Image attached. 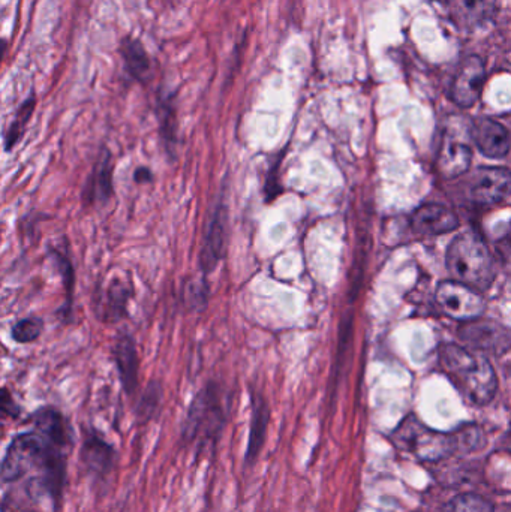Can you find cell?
Instances as JSON below:
<instances>
[{"instance_id":"cell-1","label":"cell","mask_w":511,"mask_h":512,"mask_svg":"<svg viewBox=\"0 0 511 512\" xmlns=\"http://www.w3.org/2000/svg\"><path fill=\"white\" fill-rule=\"evenodd\" d=\"M33 429L12 436L2 459L3 484L20 481L36 471L29 481L32 495L47 496L53 511H59L68 477V453L74 445V430L62 412L44 406L32 415Z\"/></svg>"},{"instance_id":"cell-2","label":"cell","mask_w":511,"mask_h":512,"mask_svg":"<svg viewBox=\"0 0 511 512\" xmlns=\"http://www.w3.org/2000/svg\"><path fill=\"white\" fill-rule=\"evenodd\" d=\"M440 366L471 405L485 406L494 400L497 375L488 358L479 352L468 351L453 343L441 346Z\"/></svg>"},{"instance_id":"cell-3","label":"cell","mask_w":511,"mask_h":512,"mask_svg":"<svg viewBox=\"0 0 511 512\" xmlns=\"http://www.w3.org/2000/svg\"><path fill=\"white\" fill-rule=\"evenodd\" d=\"M230 400L221 385L209 382L189 405L182 426V442L198 450L215 447L228 423Z\"/></svg>"},{"instance_id":"cell-4","label":"cell","mask_w":511,"mask_h":512,"mask_svg":"<svg viewBox=\"0 0 511 512\" xmlns=\"http://www.w3.org/2000/svg\"><path fill=\"white\" fill-rule=\"evenodd\" d=\"M447 268L455 280L477 291L488 289L497 276L494 256L476 231H465L453 239L447 251Z\"/></svg>"},{"instance_id":"cell-5","label":"cell","mask_w":511,"mask_h":512,"mask_svg":"<svg viewBox=\"0 0 511 512\" xmlns=\"http://www.w3.org/2000/svg\"><path fill=\"white\" fill-rule=\"evenodd\" d=\"M393 439L401 450L408 451L426 462H437L456 450L455 436L434 432L414 417L408 418L399 426Z\"/></svg>"},{"instance_id":"cell-6","label":"cell","mask_w":511,"mask_h":512,"mask_svg":"<svg viewBox=\"0 0 511 512\" xmlns=\"http://www.w3.org/2000/svg\"><path fill=\"white\" fill-rule=\"evenodd\" d=\"M435 300L441 312L456 321H476L486 309L485 298L480 291L458 280L441 282L435 292Z\"/></svg>"},{"instance_id":"cell-7","label":"cell","mask_w":511,"mask_h":512,"mask_svg":"<svg viewBox=\"0 0 511 512\" xmlns=\"http://www.w3.org/2000/svg\"><path fill=\"white\" fill-rule=\"evenodd\" d=\"M84 474L95 486L105 484L117 465V451L96 430H86L80 448Z\"/></svg>"},{"instance_id":"cell-8","label":"cell","mask_w":511,"mask_h":512,"mask_svg":"<svg viewBox=\"0 0 511 512\" xmlns=\"http://www.w3.org/2000/svg\"><path fill=\"white\" fill-rule=\"evenodd\" d=\"M228 209L224 197H219L207 219L203 246L200 252V268L210 274L227 254Z\"/></svg>"},{"instance_id":"cell-9","label":"cell","mask_w":511,"mask_h":512,"mask_svg":"<svg viewBox=\"0 0 511 512\" xmlns=\"http://www.w3.org/2000/svg\"><path fill=\"white\" fill-rule=\"evenodd\" d=\"M470 141H473L471 126L462 132H455L449 128L444 135L440 153H438V170L447 179L462 176L471 167L473 149Z\"/></svg>"},{"instance_id":"cell-10","label":"cell","mask_w":511,"mask_h":512,"mask_svg":"<svg viewBox=\"0 0 511 512\" xmlns=\"http://www.w3.org/2000/svg\"><path fill=\"white\" fill-rule=\"evenodd\" d=\"M485 62L479 56L462 60L450 87V98L462 108H470L479 101L485 86Z\"/></svg>"},{"instance_id":"cell-11","label":"cell","mask_w":511,"mask_h":512,"mask_svg":"<svg viewBox=\"0 0 511 512\" xmlns=\"http://www.w3.org/2000/svg\"><path fill=\"white\" fill-rule=\"evenodd\" d=\"M471 200L479 206L501 203L511 192V171L503 167H483L471 177Z\"/></svg>"},{"instance_id":"cell-12","label":"cell","mask_w":511,"mask_h":512,"mask_svg":"<svg viewBox=\"0 0 511 512\" xmlns=\"http://www.w3.org/2000/svg\"><path fill=\"white\" fill-rule=\"evenodd\" d=\"M119 56L122 59L123 74L129 81L147 84L152 80L153 59L146 45L134 35H126L119 42Z\"/></svg>"},{"instance_id":"cell-13","label":"cell","mask_w":511,"mask_h":512,"mask_svg":"<svg viewBox=\"0 0 511 512\" xmlns=\"http://www.w3.org/2000/svg\"><path fill=\"white\" fill-rule=\"evenodd\" d=\"M473 143L477 149L491 159H501L510 152L511 140L506 126L492 119L476 120L471 125Z\"/></svg>"},{"instance_id":"cell-14","label":"cell","mask_w":511,"mask_h":512,"mask_svg":"<svg viewBox=\"0 0 511 512\" xmlns=\"http://www.w3.org/2000/svg\"><path fill=\"white\" fill-rule=\"evenodd\" d=\"M132 297L129 280L111 279L96 298V313L107 322H117L128 315V303Z\"/></svg>"},{"instance_id":"cell-15","label":"cell","mask_w":511,"mask_h":512,"mask_svg":"<svg viewBox=\"0 0 511 512\" xmlns=\"http://www.w3.org/2000/svg\"><path fill=\"white\" fill-rule=\"evenodd\" d=\"M252 400L251 429H249L248 445L245 451V468H252L257 463L264 444H266L267 430L270 423V408L266 397L260 393H254Z\"/></svg>"},{"instance_id":"cell-16","label":"cell","mask_w":511,"mask_h":512,"mask_svg":"<svg viewBox=\"0 0 511 512\" xmlns=\"http://www.w3.org/2000/svg\"><path fill=\"white\" fill-rule=\"evenodd\" d=\"M414 230L426 236L450 233L459 227V219L453 210L441 204H425L414 212L411 219Z\"/></svg>"},{"instance_id":"cell-17","label":"cell","mask_w":511,"mask_h":512,"mask_svg":"<svg viewBox=\"0 0 511 512\" xmlns=\"http://www.w3.org/2000/svg\"><path fill=\"white\" fill-rule=\"evenodd\" d=\"M113 159L108 150H102L93 167L92 174L87 179L86 188H84L83 198L89 206H101L108 203L113 197Z\"/></svg>"},{"instance_id":"cell-18","label":"cell","mask_w":511,"mask_h":512,"mask_svg":"<svg viewBox=\"0 0 511 512\" xmlns=\"http://www.w3.org/2000/svg\"><path fill=\"white\" fill-rule=\"evenodd\" d=\"M156 119L159 123V135L167 152L173 153L177 146L179 119H177V93L161 89L156 93Z\"/></svg>"},{"instance_id":"cell-19","label":"cell","mask_w":511,"mask_h":512,"mask_svg":"<svg viewBox=\"0 0 511 512\" xmlns=\"http://www.w3.org/2000/svg\"><path fill=\"white\" fill-rule=\"evenodd\" d=\"M113 354L123 390L131 396L138 387V354L134 339L129 334H120Z\"/></svg>"},{"instance_id":"cell-20","label":"cell","mask_w":511,"mask_h":512,"mask_svg":"<svg viewBox=\"0 0 511 512\" xmlns=\"http://www.w3.org/2000/svg\"><path fill=\"white\" fill-rule=\"evenodd\" d=\"M450 18L461 29L482 26L495 12V0H449Z\"/></svg>"},{"instance_id":"cell-21","label":"cell","mask_w":511,"mask_h":512,"mask_svg":"<svg viewBox=\"0 0 511 512\" xmlns=\"http://www.w3.org/2000/svg\"><path fill=\"white\" fill-rule=\"evenodd\" d=\"M36 107V96L35 93H30L20 107L15 111L14 119L9 123L8 129L5 132V149L6 152L14 149L17 146L18 141L23 137L24 131H26L27 123L32 119L33 111Z\"/></svg>"},{"instance_id":"cell-22","label":"cell","mask_w":511,"mask_h":512,"mask_svg":"<svg viewBox=\"0 0 511 512\" xmlns=\"http://www.w3.org/2000/svg\"><path fill=\"white\" fill-rule=\"evenodd\" d=\"M500 334V327L489 324V322L471 324L465 327L464 331H461V336H464L468 343L480 349L497 348L501 339Z\"/></svg>"},{"instance_id":"cell-23","label":"cell","mask_w":511,"mask_h":512,"mask_svg":"<svg viewBox=\"0 0 511 512\" xmlns=\"http://www.w3.org/2000/svg\"><path fill=\"white\" fill-rule=\"evenodd\" d=\"M162 402V388L158 382H150L149 387L144 391L135 408V417H137L138 424H147L150 420L155 418L159 406Z\"/></svg>"},{"instance_id":"cell-24","label":"cell","mask_w":511,"mask_h":512,"mask_svg":"<svg viewBox=\"0 0 511 512\" xmlns=\"http://www.w3.org/2000/svg\"><path fill=\"white\" fill-rule=\"evenodd\" d=\"M444 512H495V508L483 496L465 493L453 498Z\"/></svg>"},{"instance_id":"cell-25","label":"cell","mask_w":511,"mask_h":512,"mask_svg":"<svg viewBox=\"0 0 511 512\" xmlns=\"http://www.w3.org/2000/svg\"><path fill=\"white\" fill-rule=\"evenodd\" d=\"M42 328H44V324H42L41 319L35 318V316L21 319L12 327V339L17 343L35 342L41 336Z\"/></svg>"},{"instance_id":"cell-26","label":"cell","mask_w":511,"mask_h":512,"mask_svg":"<svg viewBox=\"0 0 511 512\" xmlns=\"http://www.w3.org/2000/svg\"><path fill=\"white\" fill-rule=\"evenodd\" d=\"M207 295H209V288H207L204 279L192 280V282H189L188 286H186V303H188L192 309H203V307H206Z\"/></svg>"},{"instance_id":"cell-27","label":"cell","mask_w":511,"mask_h":512,"mask_svg":"<svg viewBox=\"0 0 511 512\" xmlns=\"http://www.w3.org/2000/svg\"><path fill=\"white\" fill-rule=\"evenodd\" d=\"M279 165H281V159H278V161L272 165L269 174H267L266 186H264L267 201L275 200L282 192L281 182H279Z\"/></svg>"},{"instance_id":"cell-28","label":"cell","mask_w":511,"mask_h":512,"mask_svg":"<svg viewBox=\"0 0 511 512\" xmlns=\"http://www.w3.org/2000/svg\"><path fill=\"white\" fill-rule=\"evenodd\" d=\"M54 259H56L57 265H59L60 273H62L63 280H65V288L68 291V303L69 307H71V294L72 289H74V270L71 268V262L68 259L63 258V255L54 254Z\"/></svg>"},{"instance_id":"cell-29","label":"cell","mask_w":511,"mask_h":512,"mask_svg":"<svg viewBox=\"0 0 511 512\" xmlns=\"http://www.w3.org/2000/svg\"><path fill=\"white\" fill-rule=\"evenodd\" d=\"M2 412L3 415H8V417L11 418H18L21 414L20 406L14 402V399H12L11 394H9L6 388H3L2 391Z\"/></svg>"},{"instance_id":"cell-30","label":"cell","mask_w":511,"mask_h":512,"mask_svg":"<svg viewBox=\"0 0 511 512\" xmlns=\"http://www.w3.org/2000/svg\"><path fill=\"white\" fill-rule=\"evenodd\" d=\"M134 179L137 183H150L153 180L152 171H150L149 168H138V170L135 171Z\"/></svg>"},{"instance_id":"cell-31","label":"cell","mask_w":511,"mask_h":512,"mask_svg":"<svg viewBox=\"0 0 511 512\" xmlns=\"http://www.w3.org/2000/svg\"><path fill=\"white\" fill-rule=\"evenodd\" d=\"M501 450L509 451V453H511V423L506 435L501 439Z\"/></svg>"}]
</instances>
